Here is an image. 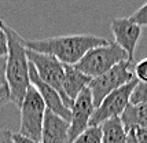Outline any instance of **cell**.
<instances>
[{
    "label": "cell",
    "instance_id": "obj_21",
    "mask_svg": "<svg viewBox=\"0 0 147 143\" xmlns=\"http://www.w3.org/2000/svg\"><path fill=\"white\" fill-rule=\"evenodd\" d=\"M0 143H14L13 132L8 128H0Z\"/></svg>",
    "mask_w": 147,
    "mask_h": 143
},
{
    "label": "cell",
    "instance_id": "obj_17",
    "mask_svg": "<svg viewBox=\"0 0 147 143\" xmlns=\"http://www.w3.org/2000/svg\"><path fill=\"white\" fill-rule=\"evenodd\" d=\"M129 20L132 21V22H135V24H138L140 28L147 26V3L143 4L140 8H138V10L129 17Z\"/></svg>",
    "mask_w": 147,
    "mask_h": 143
},
{
    "label": "cell",
    "instance_id": "obj_15",
    "mask_svg": "<svg viewBox=\"0 0 147 143\" xmlns=\"http://www.w3.org/2000/svg\"><path fill=\"white\" fill-rule=\"evenodd\" d=\"M71 143H102V130H100V127H88Z\"/></svg>",
    "mask_w": 147,
    "mask_h": 143
},
{
    "label": "cell",
    "instance_id": "obj_11",
    "mask_svg": "<svg viewBox=\"0 0 147 143\" xmlns=\"http://www.w3.org/2000/svg\"><path fill=\"white\" fill-rule=\"evenodd\" d=\"M70 121L62 118L51 110H45L43 128H41V143H69Z\"/></svg>",
    "mask_w": 147,
    "mask_h": 143
},
{
    "label": "cell",
    "instance_id": "obj_1",
    "mask_svg": "<svg viewBox=\"0 0 147 143\" xmlns=\"http://www.w3.org/2000/svg\"><path fill=\"white\" fill-rule=\"evenodd\" d=\"M109 40L95 34H65L40 40H25L26 50L52 55L62 65H76L87 52Z\"/></svg>",
    "mask_w": 147,
    "mask_h": 143
},
{
    "label": "cell",
    "instance_id": "obj_22",
    "mask_svg": "<svg viewBox=\"0 0 147 143\" xmlns=\"http://www.w3.org/2000/svg\"><path fill=\"white\" fill-rule=\"evenodd\" d=\"M6 63L7 57H0V85L6 84Z\"/></svg>",
    "mask_w": 147,
    "mask_h": 143
},
{
    "label": "cell",
    "instance_id": "obj_7",
    "mask_svg": "<svg viewBox=\"0 0 147 143\" xmlns=\"http://www.w3.org/2000/svg\"><path fill=\"white\" fill-rule=\"evenodd\" d=\"M136 84H138V80L135 78L131 83L122 85L121 88L110 92L100 102V105L95 107L94 114L90 120V127H100L105 121H107L110 118L121 117L122 111L129 105V98Z\"/></svg>",
    "mask_w": 147,
    "mask_h": 143
},
{
    "label": "cell",
    "instance_id": "obj_13",
    "mask_svg": "<svg viewBox=\"0 0 147 143\" xmlns=\"http://www.w3.org/2000/svg\"><path fill=\"white\" fill-rule=\"evenodd\" d=\"M120 120L127 132L139 130V128H147V103H129L125 107V110L122 111Z\"/></svg>",
    "mask_w": 147,
    "mask_h": 143
},
{
    "label": "cell",
    "instance_id": "obj_18",
    "mask_svg": "<svg viewBox=\"0 0 147 143\" xmlns=\"http://www.w3.org/2000/svg\"><path fill=\"white\" fill-rule=\"evenodd\" d=\"M134 74L136 76V80L140 83H147V58L142 59L140 62H138L135 65Z\"/></svg>",
    "mask_w": 147,
    "mask_h": 143
},
{
    "label": "cell",
    "instance_id": "obj_23",
    "mask_svg": "<svg viewBox=\"0 0 147 143\" xmlns=\"http://www.w3.org/2000/svg\"><path fill=\"white\" fill-rule=\"evenodd\" d=\"M13 140H14V143H41V142H36V140L21 136L18 134H13Z\"/></svg>",
    "mask_w": 147,
    "mask_h": 143
},
{
    "label": "cell",
    "instance_id": "obj_9",
    "mask_svg": "<svg viewBox=\"0 0 147 143\" xmlns=\"http://www.w3.org/2000/svg\"><path fill=\"white\" fill-rule=\"evenodd\" d=\"M95 105L92 99L90 88H84L78 94V96L73 101L70 109V130H69V143H71L81 132L90 127V120L94 114Z\"/></svg>",
    "mask_w": 147,
    "mask_h": 143
},
{
    "label": "cell",
    "instance_id": "obj_10",
    "mask_svg": "<svg viewBox=\"0 0 147 143\" xmlns=\"http://www.w3.org/2000/svg\"><path fill=\"white\" fill-rule=\"evenodd\" d=\"M29 80H30V84H32L33 87L36 88V91L38 92V95L41 96L45 107H47L48 110H51L52 113L61 116V117L65 118V120L70 121L71 113H70V110L65 106L61 95H59L54 88H51L48 84H45L44 81L38 77L37 72L34 70V66H33L30 62H29Z\"/></svg>",
    "mask_w": 147,
    "mask_h": 143
},
{
    "label": "cell",
    "instance_id": "obj_24",
    "mask_svg": "<svg viewBox=\"0 0 147 143\" xmlns=\"http://www.w3.org/2000/svg\"><path fill=\"white\" fill-rule=\"evenodd\" d=\"M125 143H138L136 135H135V131H129L128 132V135H127V142Z\"/></svg>",
    "mask_w": 147,
    "mask_h": 143
},
{
    "label": "cell",
    "instance_id": "obj_8",
    "mask_svg": "<svg viewBox=\"0 0 147 143\" xmlns=\"http://www.w3.org/2000/svg\"><path fill=\"white\" fill-rule=\"evenodd\" d=\"M114 43L125 51L129 62H134L135 51L142 37V28L128 18H114L110 22Z\"/></svg>",
    "mask_w": 147,
    "mask_h": 143
},
{
    "label": "cell",
    "instance_id": "obj_16",
    "mask_svg": "<svg viewBox=\"0 0 147 143\" xmlns=\"http://www.w3.org/2000/svg\"><path fill=\"white\" fill-rule=\"evenodd\" d=\"M129 103L131 105L147 103V83H140V81H138L136 87L134 88V91L131 94Z\"/></svg>",
    "mask_w": 147,
    "mask_h": 143
},
{
    "label": "cell",
    "instance_id": "obj_25",
    "mask_svg": "<svg viewBox=\"0 0 147 143\" xmlns=\"http://www.w3.org/2000/svg\"><path fill=\"white\" fill-rule=\"evenodd\" d=\"M1 22H3V20H0V24H1Z\"/></svg>",
    "mask_w": 147,
    "mask_h": 143
},
{
    "label": "cell",
    "instance_id": "obj_3",
    "mask_svg": "<svg viewBox=\"0 0 147 143\" xmlns=\"http://www.w3.org/2000/svg\"><path fill=\"white\" fill-rule=\"evenodd\" d=\"M122 61H128L125 51L117 46L114 41H109L105 46H99L90 50L74 65V67L84 73L85 76L95 78L110 70L113 66Z\"/></svg>",
    "mask_w": 147,
    "mask_h": 143
},
{
    "label": "cell",
    "instance_id": "obj_6",
    "mask_svg": "<svg viewBox=\"0 0 147 143\" xmlns=\"http://www.w3.org/2000/svg\"><path fill=\"white\" fill-rule=\"evenodd\" d=\"M131 66H132V62L122 61L115 66H113L106 73H103V74L91 80L88 88L92 94L95 107H98L100 105V102L110 92L115 91V90L121 88L122 85L128 84L132 80H135L134 70L131 69Z\"/></svg>",
    "mask_w": 147,
    "mask_h": 143
},
{
    "label": "cell",
    "instance_id": "obj_2",
    "mask_svg": "<svg viewBox=\"0 0 147 143\" xmlns=\"http://www.w3.org/2000/svg\"><path fill=\"white\" fill-rule=\"evenodd\" d=\"M1 28L7 34L8 54L6 63V84L10 91V99L14 105L21 106L24 96L30 85L29 80V59L26 55L25 40L13 28L1 22Z\"/></svg>",
    "mask_w": 147,
    "mask_h": 143
},
{
    "label": "cell",
    "instance_id": "obj_19",
    "mask_svg": "<svg viewBox=\"0 0 147 143\" xmlns=\"http://www.w3.org/2000/svg\"><path fill=\"white\" fill-rule=\"evenodd\" d=\"M8 54V41H7V34L1 28L0 24V57H7Z\"/></svg>",
    "mask_w": 147,
    "mask_h": 143
},
{
    "label": "cell",
    "instance_id": "obj_5",
    "mask_svg": "<svg viewBox=\"0 0 147 143\" xmlns=\"http://www.w3.org/2000/svg\"><path fill=\"white\" fill-rule=\"evenodd\" d=\"M26 55H28L29 62L34 66V70L37 72L38 77L61 95L65 106L70 110L71 106H73V101H70L66 96V94L63 91V65L55 57L48 55V54H40V52L26 50Z\"/></svg>",
    "mask_w": 147,
    "mask_h": 143
},
{
    "label": "cell",
    "instance_id": "obj_12",
    "mask_svg": "<svg viewBox=\"0 0 147 143\" xmlns=\"http://www.w3.org/2000/svg\"><path fill=\"white\" fill-rule=\"evenodd\" d=\"M63 91L70 101H74L78 96V94L90 85L92 78L85 76L80 70H77L73 65H63Z\"/></svg>",
    "mask_w": 147,
    "mask_h": 143
},
{
    "label": "cell",
    "instance_id": "obj_20",
    "mask_svg": "<svg viewBox=\"0 0 147 143\" xmlns=\"http://www.w3.org/2000/svg\"><path fill=\"white\" fill-rule=\"evenodd\" d=\"M10 102H11V99H10V91H8L7 84L0 85V107Z\"/></svg>",
    "mask_w": 147,
    "mask_h": 143
},
{
    "label": "cell",
    "instance_id": "obj_14",
    "mask_svg": "<svg viewBox=\"0 0 147 143\" xmlns=\"http://www.w3.org/2000/svg\"><path fill=\"white\" fill-rule=\"evenodd\" d=\"M102 143H125L128 132L125 131L120 117L110 118L100 125Z\"/></svg>",
    "mask_w": 147,
    "mask_h": 143
},
{
    "label": "cell",
    "instance_id": "obj_4",
    "mask_svg": "<svg viewBox=\"0 0 147 143\" xmlns=\"http://www.w3.org/2000/svg\"><path fill=\"white\" fill-rule=\"evenodd\" d=\"M45 110H47V107H45L41 96L38 95L36 88L30 84L24 96L22 103L19 106L21 121H19L18 135L40 142Z\"/></svg>",
    "mask_w": 147,
    "mask_h": 143
}]
</instances>
